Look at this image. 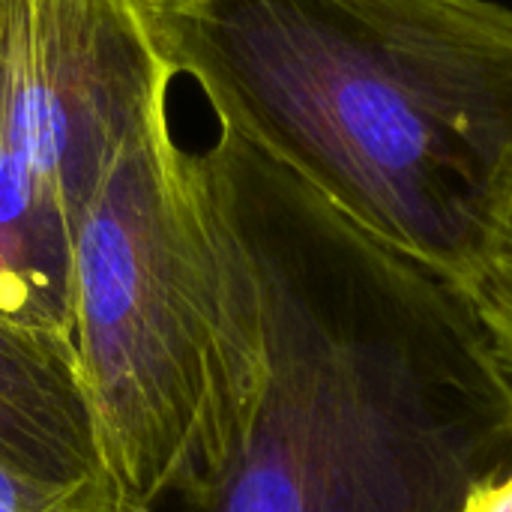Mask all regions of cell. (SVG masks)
I'll use <instances>...</instances> for the list:
<instances>
[{
  "label": "cell",
  "instance_id": "cell-5",
  "mask_svg": "<svg viewBox=\"0 0 512 512\" xmlns=\"http://www.w3.org/2000/svg\"><path fill=\"white\" fill-rule=\"evenodd\" d=\"M462 291L512 372V189Z\"/></svg>",
  "mask_w": 512,
  "mask_h": 512
},
{
  "label": "cell",
  "instance_id": "cell-1",
  "mask_svg": "<svg viewBox=\"0 0 512 512\" xmlns=\"http://www.w3.org/2000/svg\"><path fill=\"white\" fill-rule=\"evenodd\" d=\"M258 285L267 384L204 498L156 512H459L512 471V372L465 291L246 135L192 153Z\"/></svg>",
  "mask_w": 512,
  "mask_h": 512
},
{
  "label": "cell",
  "instance_id": "cell-6",
  "mask_svg": "<svg viewBox=\"0 0 512 512\" xmlns=\"http://www.w3.org/2000/svg\"><path fill=\"white\" fill-rule=\"evenodd\" d=\"M459 512H512V471L501 480L480 486Z\"/></svg>",
  "mask_w": 512,
  "mask_h": 512
},
{
  "label": "cell",
  "instance_id": "cell-4",
  "mask_svg": "<svg viewBox=\"0 0 512 512\" xmlns=\"http://www.w3.org/2000/svg\"><path fill=\"white\" fill-rule=\"evenodd\" d=\"M171 78L135 0H0V321L75 342L78 231Z\"/></svg>",
  "mask_w": 512,
  "mask_h": 512
},
{
  "label": "cell",
  "instance_id": "cell-7",
  "mask_svg": "<svg viewBox=\"0 0 512 512\" xmlns=\"http://www.w3.org/2000/svg\"><path fill=\"white\" fill-rule=\"evenodd\" d=\"M135 3L141 6V12L147 18H156V15H165V12H171V9H177V6H183L189 0H135Z\"/></svg>",
  "mask_w": 512,
  "mask_h": 512
},
{
  "label": "cell",
  "instance_id": "cell-2",
  "mask_svg": "<svg viewBox=\"0 0 512 512\" xmlns=\"http://www.w3.org/2000/svg\"><path fill=\"white\" fill-rule=\"evenodd\" d=\"M147 21L219 126L381 243L465 285L512 189V9L189 0Z\"/></svg>",
  "mask_w": 512,
  "mask_h": 512
},
{
  "label": "cell",
  "instance_id": "cell-3",
  "mask_svg": "<svg viewBox=\"0 0 512 512\" xmlns=\"http://www.w3.org/2000/svg\"><path fill=\"white\" fill-rule=\"evenodd\" d=\"M75 351L117 512L204 498L255 417L267 342L252 264L168 114L78 231Z\"/></svg>",
  "mask_w": 512,
  "mask_h": 512
}]
</instances>
